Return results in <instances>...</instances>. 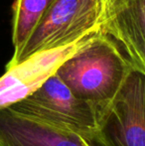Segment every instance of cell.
Here are the masks:
<instances>
[{"label": "cell", "instance_id": "cell-6", "mask_svg": "<svg viewBox=\"0 0 145 146\" xmlns=\"http://www.w3.org/2000/svg\"><path fill=\"white\" fill-rule=\"evenodd\" d=\"M91 35L67 46L41 51L16 65L6 67L5 73L0 77V110L9 108L35 92Z\"/></svg>", "mask_w": 145, "mask_h": 146}, {"label": "cell", "instance_id": "cell-3", "mask_svg": "<svg viewBox=\"0 0 145 146\" xmlns=\"http://www.w3.org/2000/svg\"><path fill=\"white\" fill-rule=\"evenodd\" d=\"M9 108L25 116L75 132L99 131L95 108L75 96L56 74L27 98Z\"/></svg>", "mask_w": 145, "mask_h": 146}, {"label": "cell", "instance_id": "cell-5", "mask_svg": "<svg viewBox=\"0 0 145 146\" xmlns=\"http://www.w3.org/2000/svg\"><path fill=\"white\" fill-rule=\"evenodd\" d=\"M0 146H109L99 131L79 133L0 110Z\"/></svg>", "mask_w": 145, "mask_h": 146}, {"label": "cell", "instance_id": "cell-7", "mask_svg": "<svg viewBox=\"0 0 145 146\" xmlns=\"http://www.w3.org/2000/svg\"><path fill=\"white\" fill-rule=\"evenodd\" d=\"M99 31L118 41L133 67L145 73V0H101Z\"/></svg>", "mask_w": 145, "mask_h": 146}, {"label": "cell", "instance_id": "cell-4", "mask_svg": "<svg viewBox=\"0 0 145 146\" xmlns=\"http://www.w3.org/2000/svg\"><path fill=\"white\" fill-rule=\"evenodd\" d=\"M97 117L99 131L109 146H145V73L133 68Z\"/></svg>", "mask_w": 145, "mask_h": 146}, {"label": "cell", "instance_id": "cell-1", "mask_svg": "<svg viewBox=\"0 0 145 146\" xmlns=\"http://www.w3.org/2000/svg\"><path fill=\"white\" fill-rule=\"evenodd\" d=\"M133 68L119 46L97 31L65 60L55 74L75 96L93 104L99 114L113 100Z\"/></svg>", "mask_w": 145, "mask_h": 146}, {"label": "cell", "instance_id": "cell-2", "mask_svg": "<svg viewBox=\"0 0 145 146\" xmlns=\"http://www.w3.org/2000/svg\"><path fill=\"white\" fill-rule=\"evenodd\" d=\"M101 0H55L20 52L12 56L11 67L41 51L73 44L99 31Z\"/></svg>", "mask_w": 145, "mask_h": 146}, {"label": "cell", "instance_id": "cell-8", "mask_svg": "<svg viewBox=\"0 0 145 146\" xmlns=\"http://www.w3.org/2000/svg\"><path fill=\"white\" fill-rule=\"evenodd\" d=\"M55 0H15L12 6V45L17 55Z\"/></svg>", "mask_w": 145, "mask_h": 146}]
</instances>
